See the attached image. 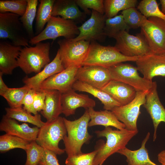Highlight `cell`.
Listing matches in <instances>:
<instances>
[{
  "instance_id": "b9f144b4",
  "label": "cell",
  "mask_w": 165,
  "mask_h": 165,
  "mask_svg": "<svg viewBox=\"0 0 165 165\" xmlns=\"http://www.w3.org/2000/svg\"><path fill=\"white\" fill-rule=\"evenodd\" d=\"M36 91L35 89H30L25 96L22 104L24 109L34 115L38 113L35 112L33 108L34 97Z\"/></svg>"
},
{
  "instance_id": "f546056e",
  "label": "cell",
  "mask_w": 165,
  "mask_h": 165,
  "mask_svg": "<svg viewBox=\"0 0 165 165\" xmlns=\"http://www.w3.org/2000/svg\"><path fill=\"white\" fill-rule=\"evenodd\" d=\"M136 0H103L105 15L107 18L113 17L119 12L135 7Z\"/></svg>"
},
{
  "instance_id": "6da1fadb",
  "label": "cell",
  "mask_w": 165,
  "mask_h": 165,
  "mask_svg": "<svg viewBox=\"0 0 165 165\" xmlns=\"http://www.w3.org/2000/svg\"><path fill=\"white\" fill-rule=\"evenodd\" d=\"M138 132V130L131 131L125 128L113 130L110 127H105L102 130L95 131L97 137H105L106 141L99 147L93 165H102L109 157L126 147L130 140Z\"/></svg>"
},
{
  "instance_id": "2e32d148",
  "label": "cell",
  "mask_w": 165,
  "mask_h": 165,
  "mask_svg": "<svg viewBox=\"0 0 165 165\" xmlns=\"http://www.w3.org/2000/svg\"><path fill=\"white\" fill-rule=\"evenodd\" d=\"M135 62L138 71L147 80L152 81L156 76H165V55L151 53L140 57Z\"/></svg>"
},
{
  "instance_id": "484cf974",
  "label": "cell",
  "mask_w": 165,
  "mask_h": 165,
  "mask_svg": "<svg viewBox=\"0 0 165 165\" xmlns=\"http://www.w3.org/2000/svg\"><path fill=\"white\" fill-rule=\"evenodd\" d=\"M72 88L75 91L88 93L98 98L103 105L105 110L111 111L115 107L121 106L108 94L99 89L76 80Z\"/></svg>"
},
{
  "instance_id": "7bdbcfd3",
  "label": "cell",
  "mask_w": 165,
  "mask_h": 165,
  "mask_svg": "<svg viewBox=\"0 0 165 165\" xmlns=\"http://www.w3.org/2000/svg\"><path fill=\"white\" fill-rule=\"evenodd\" d=\"M54 152L45 149L44 153L38 165H60Z\"/></svg>"
},
{
  "instance_id": "f1b7e54d",
  "label": "cell",
  "mask_w": 165,
  "mask_h": 165,
  "mask_svg": "<svg viewBox=\"0 0 165 165\" xmlns=\"http://www.w3.org/2000/svg\"><path fill=\"white\" fill-rule=\"evenodd\" d=\"M40 3L37 11L35 26V35L40 34L44 29L52 16L53 5L55 0H39Z\"/></svg>"
},
{
  "instance_id": "5b68a950",
  "label": "cell",
  "mask_w": 165,
  "mask_h": 165,
  "mask_svg": "<svg viewBox=\"0 0 165 165\" xmlns=\"http://www.w3.org/2000/svg\"><path fill=\"white\" fill-rule=\"evenodd\" d=\"M76 23L60 16H52L43 30L38 35L30 39L29 44L35 45L47 39L54 40L60 37L66 39H73L79 34Z\"/></svg>"
},
{
  "instance_id": "f35d334b",
  "label": "cell",
  "mask_w": 165,
  "mask_h": 165,
  "mask_svg": "<svg viewBox=\"0 0 165 165\" xmlns=\"http://www.w3.org/2000/svg\"><path fill=\"white\" fill-rule=\"evenodd\" d=\"M99 148L93 152L68 156L65 161L66 165H93L94 158Z\"/></svg>"
},
{
  "instance_id": "cb8c5ba5",
  "label": "cell",
  "mask_w": 165,
  "mask_h": 165,
  "mask_svg": "<svg viewBox=\"0 0 165 165\" xmlns=\"http://www.w3.org/2000/svg\"><path fill=\"white\" fill-rule=\"evenodd\" d=\"M150 136V133L148 132L142 141L141 147L138 149L132 150L125 147L117 153L126 157L127 165H158L150 160L148 151L145 147Z\"/></svg>"
},
{
  "instance_id": "d6a6232c",
  "label": "cell",
  "mask_w": 165,
  "mask_h": 165,
  "mask_svg": "<svg viewBox=\"0 0 165 165\" xmlns=\"http://www.w3.org/2000/svg\"><path fill=\"white\" fill-rule=\"evenodd\" d=\"M30 143L19 137L6 133L0 136V152L4 153L16 148L25 151Z\"/></svg>"
},
{
  "instance_id": "83f0119b",
  "label": "cell",
  "mask_w": 165,
  "mask_h": 165,
  "mask_svg": "<svg viewBox=\"0 0 165 165\" xmlns=\"http://www.w3.org/2000/svg\"><path fill=\"white\" fill-rule=\"evenodd\" d=\"M5 111V115L7 117L19 121L31 124L39 128L43 126L45 123L42 120L40 114L38 113L32 115L22 107L16 108H6Z\"/></svg>"
},
{
  "instance_id": "603a6c76",
  "label": "cell",
  "mask_w": 165,
  "mask_h": 165,
  "mask_svg": "<svg viewBox=\"0 0 165 165\" xmlns=\"http://www.w3.org/2000/svg\"><path fill=\"white\" fill-rule=\"evenodd\" d=\"M101 89L121 105H127L131 101L135 98L137 92L131 86L114 80H111Z\"/></svg>"
},
{
  "instance_id": "30bf717a",
  "label": "cell",
  "mask_w": 165,
  "mask_h": 165,
  "mask_svg": "<svg viewBox=\"0 0 165 165\" xmlns=\"http://www.w3.org/2000/svg\"><path fill=\"white\" fill-rule=\"evenodd\" d=\"M141 28V35L152 54L165 55V20L150 17Z\"/></svg>"
},
{
  "instance_id": "3957f363",
  "label": "cell",
  "mask_w": 165,
  "mask_h": 165,
  "mask_svg": "<svg viewBox=\"0 0 165 165\" xmlns=\"http://www.w3.org/2000/svg\"><path fill=\"white\" fill-rule=\"evenodd\" d=\"M50 46L49 42H41L22 48L17 59L19 67L27 74L39 72L50 62Z\"/></svg>"
},
{
  "instance_id": "7dc6e473",
  "label": "cell",
  "mask_w": 165,
  "mask_h": 165,
  "mask_svg": "<svg viewBox=\"0 0 165 165\" xmlns=\"http://www.w3.org/2000/svg\"><path fill=\"white\" fill-rule=\"evenodd\" d=\"M101 165V164H100V165Z\"/></svg>"
},
{
  "instance_id": "7a4b0ae2",
  "label": "cell",
  "mask_w": 165,
  "mask_h": 165,
  "mask_svg": "<svg viewBox=\"0 0 165 165\" xmlns=\"http://www.w3.org/2000/svg\"><path fill=\"white\" fill-rule=\"evenodd\" d=\"M64 119L67 131V134L63 140L65 152L68 156L82 153V145L92 138L88 131L90 120L88 108L77 119L71 121L64 117Z\"/></svg>"
},
{
  "instance_id": "d6986e66",
  "label": "cell",
  "mask_w": 165,
  "mask_h": 165,
  "mask_svg": "<svg viewBox=\"0 0 165 165\" xmlns=\"http://www.w3.org/2000/svg\"><path fill=\"white\" fill-rule=\"evenodd\" d=\"M75 91L72 89L61 93L62 113L66 117L74 115L79 108L83 107L86 109L95 106V101L88 95L79 94Z\"/></svg>"
},
{
  "instance_id": "277c9868",
  "label": "cell",
  "mask_w": 165,
  "mask_h": 165,
  "mask_svg": "<svg viewBox=\"0 0 165 165\" xmlns=\"http://www.w3.org/2000/svg\"><path fill=\"white\" fill-rule=\"evenodd\" d=\"M140 57H127L114 46H102L96 41L91 42L88 53L83 65H96L109 68L121 62L136 61Z\"/></svg>"
},
{
  "instance_id": "e0dca14e",
  "label": "cell",
  "mask_w": 165,
  "mask_h": 165,
  "mask_svg": "<svg viewBox=\"0 0 165 165\" xmlns=\"http://www.w3.org/2000/svg\"><path fill=\"white\" fill-rule=\"evenodd\" d=\"M156 82L148 92L143 105L152 120L154 128L153 141L157 137V130L160 123H165V108L161 102L158 94Z\"/></svg>"
},
{
  "instance_id": "9a60e30c",
  "label": "cell",
  "mask_w": 165,
  "mask_h": 165,
  "mask_svg": "<svg viewBox=\"0 0 165 165\" xmlns=\"http://www.w3.org/2000/svg\"><path fill=\"white\" fill-rule=\"evenodd\" d=\"M79 68L69 67L52 75L44 81L37 90H56L61 93L68 91L72 89L76 80V75Z\"/></svg>"
},
{
  "instance_id": "52a82bcc",
  "label": "cell",
  "mask_w": 165,
  "mask_h": 165,
  "mask_svg": "<svg viewBox=\"0 0 165 165\" xmlns=\"http://www.w3.org/2000/svg\"><path fill=\"white\" fill-rule=\"evenodd\" d=\"M20 17L11 13H0V38L8 39L16 46H29L30 39L20 21Z\"/></svg>"
},
{
  "instance_id": "4fadbf2b",
  "label": "cell",
  "mask_w": 165,
  "mask_h": 165,
  "mask_svg": "<svg viewBox=\"0 0 165 165\" xmlns=\"http://www.w3.org/2000/svg\"><path fill=\"white\" fill-rule=\"evenodd\" d=\"M107 18L105 14L92 10L90 17L79 27V35L71 39L74 41L80 40L90 42L104 41L106 36L104 29Z\"/></svg>"
},
{
  "instance_id": "d4e9b609",
  "label": "cell",
  "mask_w": 165,
  "mask_h": 165,
  "mask_svg": "<svg viewBox=\"0 0 165 165\" xmlns=\"http://www.w3.org/2000/svg\"><path fill=\"white\" fill-rule=\"evenodd\" d=\"M88 110L90 118L89 127L102 125L105 127L112 126L119 130L125 128L124 124L118 119L112 111H96L92 107L88 108Z\"/></svg>"
},
{
  "instance_id": "8fae6325",
  "label": "cell",
  "mask_w": 165,
  "mask_h": 165,
  "mask_svg": "<svg viewBox=\"0 0 165 165\" xmlns=\"http://www.w3.org/2000/svg\"><path fill=\"white\" fill-rule=\"evenodd\" d=\"M114 38L116 40L114 46L126 56L142 57L152 53L146 42L140 33L134 35L130 34L127 31H124Z\"/></svg>"
},
{
  "instance_id": "7402d4cb",
  "label": "cell",
  "mask_w": 165,
  "mask_h": 165,
  "mask_svg": "<svg viewBox=\"0 0 165 165\" xmlns=\"http://www.w3.org/2000/svg\"><path fill=\"white\" fill-rule=\"evenodd\" d=\"M65 68L63 66L58 51L53 60L39 72L31 77H25L23 81L25 85L37 90L46 80L52 75L58 73Z\"/></svg>"
},
{
  "instance_id": "8992f818",
  "label": "cell",
  "mask_w": 165,
  "mask_h": 165,
  "mask_svg": "<svg viewBox=\"0 0 165 165\" xmlns=\"http://www.w3.org/2000/svg\"><path fill=\"white\" fill-rule=\"evenodd\" d=\"M67 134L64 117L59 116L53 120L47 121L39 128L35 141L44 149L60 155L65 151L59 148V142Z\"/></svg>"
},
{
  "instance_id": "ba28073f",
  "label": "cell",
  "mask_w": 165,
  "mask_h": 165,
  "mask_svg": "<svg viewBox=\"0 0 165 165\" xmlns=\"http://www.w3.org/2000/svg\"><path fill=\"white\" fill-rule=\"evenodd\" d=\"M60 58L65 68L75 66L80 67L87 56L90 42L85 40L74 41L61 39L57 42Z\"/></svg>"
},
{
  "instance_id": "f6af8a7d",
  "label": "cell",
  "mask_w": 165,
  "mask_h": 165,
  "mask_svg": "<svg viewBox=\"0 0 165 165\" xmlns=\"http://www.w3.org/2000/svg\"><path fill=\"white\" fill-rule=\"evenodd\" d=\"M158 160L162 165H165V150L161 151L157 155Z\"/></svg>"
},
{
  "instance_id": "d590c367",
  "label": "cell",
  "mask_w": 165,
  "mask_h": 165,
  "mask_svg": "<svg viewBox=\"0 0 165 165\" xmlns=\"http://www.w3.org/2000/svg\"><path fill=\"white\" fill-rule=\"evenodd\" d=\"M137 8L147 18L156 17L165 20V14L160 9L156 0H142L138 4Z\"/></svg>"
},
{
  "instance_id": "bcb514c9",
  "label": "cell",
  "mask_w": 165,
  "mask_h": 165,
  "mask_svg": "<svg viewBox=\"0 0 165 165\" xmlns=\"http://www.w3.org/2000/svg\"><path fill=\"white\" fill-rule=\"evenodd\" d=\"M160 2L161 5V11L165 14V0H160Z\"/></svg>"
},
{
  "instance_id": "836d02e7",
  "label": "cell",
  "mask_w": 165,
  "mask_h": 165,
  "mask_svg": "<svg viewBox=\"0 0 165 165\" xmlns=\"http://www.w3.org/2000/svg\"><path fill=\"white\" fill-rule=\"evenodd\" d=\"M30 89L25 85L19 88H9L2 97L6 100L10 108L21 107L25 96Z\"/></svg>"
},
{
  "instance_id": "e575fe53",
  "label": "cell",
  "mask_w": 165,
  "mask_h": 165,
  "mask_svg": "<svg viewBox=\"0 0 165 165\" xmlns=\"http://www.w3.org/2000/svg\"><path fill=\"white\" fill-rule=\"evenodd\" d=\"M121 14L125 23L130 29L141 28L147 19L135 7L123 11Z\"/></svg>"
},
{
  "instance_id": "9c48e42d",
  "label": "cell",
  "mask_w": 165,
  "mask_h": 165,
  "mask_svg": "<svg viewBox=\"0 0 165 165\" xmlns=\"http://www.w3.org/2000/svg\"><path fill=\"white\" fill-rule=\"evenodd\" d=\"M108 68L112 80L128 84L137 92L148 91L154 85V82L140 76L137 68L130 64L121 62Z\"/></svg>"
},
{
  "instance_id": "5bb4252c",
  "label": "cell",
  "mask_w": 165,
  "mask_h": 165,
  "mask_svg": "<svg viewBox=\"0 0 165 165\" xmlns=\"http://www.w3.org/2000/svg\"><path fill=\"white\" fill-rule=\"evenodd\" d=\"M76 79L100 89L112 80L108 68L96 65H83L79 68Z\"/></svg>"
},
{
  "instance_id": "4316f807",
  "label": "cell",
  "mask_w": 165,
  "mask_h": 165,
  "mask_svg": "<svg viewBox=\"0 0 165 165\" xmlns=\"http://www.w3.org/2000/svg\"><path fill=\"white\" fill-rule=\"evenodd\" d=\"M45 106L41 113L47 121L53 120L62 113L61 93L56 90H45Z\"/></svg>"
},
{
  "instance_id": "74e56055",
  "label": "cell",
  "mask_w": 165,
  "mask_h": 165,
  "mask_svg": "<svg viewBox=\"0 0 165 165\" xmlns=\"http://www.w3.org/2000/svg\"><path fill=\"white\" fill-rule=\"evenodd\" d=\"M44 150L45 149L38 145L35 141L30 142L25 150L27 158L24 165H38Z\"/></svg>"
},
{
  "instance_id": "ffe728a7",
  "label": "cell",
  "mask_w": 165,
  "mask_h": 165,
  "mask_svg": "<svg viewBox=\"0 0 165 165\" xmlns=\"http://www.w3.org/2000/svg\"><path fill=\"white\" fill-rule=\"evenodd\" d=\"M22 48L16 46L7 40L0 41V72L11 75L19 67L17 59Z\"/></svg>"
},
{
  "instance_id": "ab89813d",
  "label": "cell",
  "mask_w": 165,
  "mask_h": 165,
  "mask_svg": "<svg viewBox=\"0 0 165 165\" xmlns=\"http://www.w3.org/2000/svg\"><path fill=\"white\" fill-rule=\"evenodd\" d=\"M78 6L86 14L90 12L88 9L94 10L98 13L105 14L103 0H75Z\"/></svg>"
},
{
  "instance_id": "8d00e7d4",
  "label": "cell",
  "mask_w": 165,
  "mask_h": 165,
  "mask_svg": "<svg viewBox=\"0 0 165 165\" xmlns=\"http://www.w3.org/2000/svg\"><path fill=\"white\" fill-rule=\"evenodd\" d=\"M27 5V0H0V13H11L22 16Z\"/></svg>"
},
{
  "instance_id": "4dcf8cb0",
  "label": "cell",
  "mask_w": 165,
  "mask_h": 165,
  "mask_svg": "<svg viewBox=\"0 0 165 165\" xmlns=\"http://www.w3.org/2000/svg\"><path fill=\"white\" fill-rule=\"evenodd\" d=\"M27 7L24 14L20 19L29 39L35 35L33 28V23L36 16L38 0H27Z\"/></svg>"
},
{
  "instance_id": "44dd1931",
  "label": "cell",
  "mask_w": 165,
  "mask_h": 165,
  "mask_svg": "<svg viewBox=\"0 0 165 165\" xmlns=\"http://www.w3.org/2000/svg\"><path fill=\"white\" fill-rule=\"evenodd\" d=\"M52 15L60 16L76 23L82 22L86 17V14L80 10L75 0H55Z\"/></svg>"
},
{
  "instance_id": "ac0fdd59",
  "label": "cell",
  "mask_w": 165,
  "mask_h": 165,
  "mask_svg": "<svg viewBox=\"0 0 165 165\" xmlns=\"http://www.w3.org/2000/svg\"><path fill=\"white\" fill-rule=\"evenodd\" d=\"M39 128L35 126L31 127L26 123L19 124L14 119L5 115L0 123V130L6 134L16 136L30 142L35 141Z\"/></svg>"
},
{
  "instance_id": "7c38bea8",
  "label": "cell",
  "mask_w": 165,
  "mask_h": 165,
  "mask_svg": "<svg viewBox=\"0 0 165 165\" xmlns=\"http://www.w3.org/2000/svg\"><path fill=\"white\" fill-rule=\"evenodd\" d=\"M148 91L137 92L135 98L130 102L116 107L111 111L118 119L124 124L127 129L131 131L138 130L137 121L141 114L140 107L145 103Z\"/></svg>"
},
{
  "instance_id": "ee69618b",
  "label": "cell",
  "mask_w": 165,
  "mask_h": 165,
  "mask_svg": "<svg viewBox=\"0 0 165 165\" xmlns=\"http://www.w3.org/2000/svg\"><path fill=\"white\" fill-rule=\"evenodd\" d=\"M3 74L0 72V95L2 96L8 90L9 88L4 82L2 78Z\"/></svg>"
},
{
  "instance_id": "1f68e13d",
  "label": "cell",
  "mask_w": 165,
  "mask_h": 165,
  "mask_svg": "<svg viewBox=\"0 0 165 165\" xmlns=\"http://www.w3.org/2000/svg\"><path fill=\"white\" fill-rule=\"evenodd\" d=\"M130 29L121 14L111 18H107L104 31L106 36L114 38L121 32L124 31L129 32Z\"/></svg>"
},
{
  "instance_id": "60d3db41",
  "label": "cell",
  "mask_w": 165,
  "mask_h": 165,
  "mask_svg": "<svg viewBox=\"0 0 165 165\" xmlns=\"http://www.w3.org/2000/svg\"><path fill=\"white\" fill-rule=\"evenodd\" d=\"M46 93L44 90H37L35 93L33 108L36 112L43 110L45 106Z\"/></svg>"
}]
</instances>
